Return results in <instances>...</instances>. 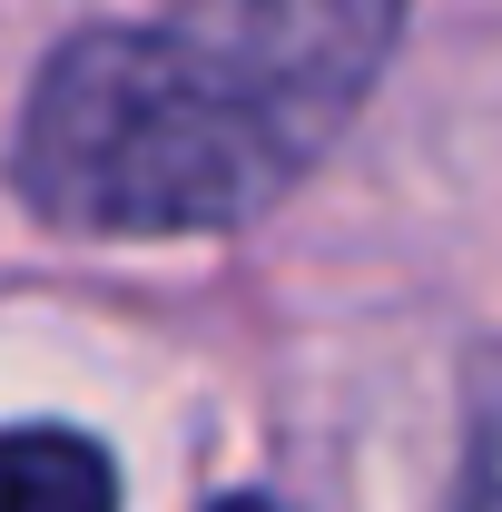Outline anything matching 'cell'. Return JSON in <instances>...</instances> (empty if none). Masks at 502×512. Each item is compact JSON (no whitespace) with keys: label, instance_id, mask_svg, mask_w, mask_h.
Listing matches in <instances>:
<instances>
[{"label":"cell","instance_id":"obj_3","mask_svg":"<svg viewBox=\"0 0 502 512\" xmlns=\"http://www.w3.org/2000/svg\"><path fill=\"white\" fill-rule=\"evenodd\" d=\"M453 512H502V384H493V404L473 414V444H463V483H453Z\"/></svg>","mask_w":502,"mask_h":512},{"label":"cell","instance_id":"obj_1","mask_svg":"<svg viewBox=\"0 0 502 512\" xmlns=\"http://www.w3.org/2000/svg\"><path fill=\"white\" fill-rule=\"evenodd\" d=\"M414 0H178L89 20L30 79L10 178L60 237H227L345 138Z\"/></svg>","mask_w":502,"mask_h":512},{"label":"cell","instance_id":"obj_2","mask_svg":"<svg viewBox=\"0 0 502 512\" xmlns=\"http://www.w3.org/2000/svg\"><path fill=\"white\" fill-rule=\"evenodd\" d=\"M0 512H119V463L79 424H10L0 434Z\"/></svg>","mask_w":502,"mask_h":512}]
</instances>
